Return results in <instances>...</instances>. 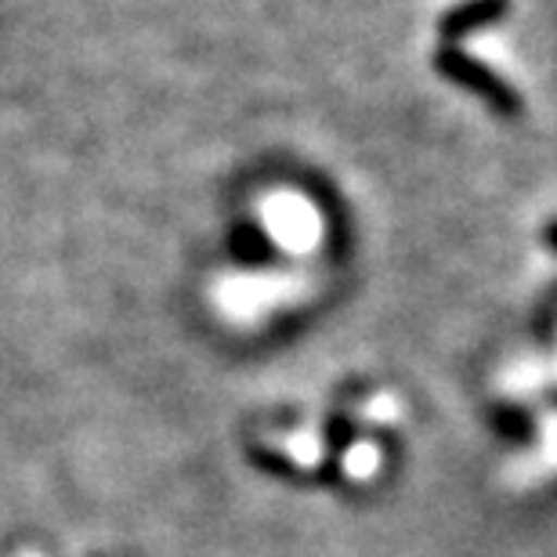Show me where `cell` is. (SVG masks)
<instances>
[{"mask_svg":"<svg viewBox=\"0 0 557 557\" xmlns=\"http://www.w3.org/2000/svg\"><path fill=\"white\" fill-rule=\"evenodd\" d=\"M434 65H438V73L445 81L478 95L488 109H496V113L515 116L521 109V98L515 95V87H510L504 76H496L485 62H478L474 54L456 48V44H442L438 54H434Z\"/></svg>","mask_w":557,"mask_h":557,"instance_id":"6da1fadb","label":"cell"},{"mask_svg":"<svg viewBox=\"0 0 557 557\" xmlns=\"http://www.w3.org/2000/svg\"><path fill=\"white\" fill-rule=\"evenodd\" d=\"M507 11H510V0H463V4H456L442 15L438 37L442 44H456V48H460V40H467L478 29L496 26Z\"/></svg>","mask_w":557,"mask_h":557,"instance_id":"7a4b0ae2","label":"cell"},{"mask_svg":"<svg viewBox=\"0 0 557 557\" xmlns=\"http://www.w3.org/2000/svg\"><path fill=\"white\" fill-rule=\"evenodd\" d=\"M547 243H550V247L557 250V221H554V225L547 228Z\"/></svg>","mask_w":557,"mask_h":557,"instance_id":"3957f363","label":"cell"}]
</instances>
